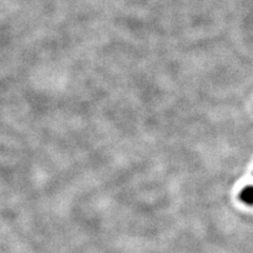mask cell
I'll list each match as a JSON object with an SVG mask.
<instances>
[{
    "label": "cell",
    "mask_w": 253,
    "mask_h": 253,
    "mask_svg": "<svg viewBox=\"0 0 253 253\" xmlns=\"http://www.w3.org/2000/svg\"><path fill=\"white\" fill-rule=\"evenodd\" d=\"M239 200L247 206H253V186L244 187L239 194Z\"/></svg>",
    "instance_id": "cell-1"
}]
</instances>
